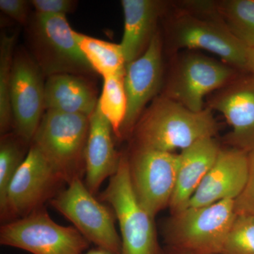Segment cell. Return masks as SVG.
Returning <instances> with one entry per match:
<instances>
[{"label":"cell","mask_w":254,"mask_h":254,"mask_svg":"<svg viewBox=\"0 0 254 254\" xmlns=\"http://www.w3.org/2000/svg\"><path fill=\"white\" fill-rule=\"evenodd\" d=\"M221 148L214 137L203 138L179 154L176 186L169 207L172 213L182 211L196 191L218 158Z\"/></svg>","instance_id":"cell-17"},{"label":"cell","mask_w":254,"mask_h":254,"mask_svg":"<svg viewBox=\"0 0 254 254\" xmlns=\"http://www.w3.org/2000/svg\"><path fill=\"white\" fill-rule=\"evenodd\" d=\"M169 254H193L185 253V252H178V251L174 250L173 253V252H171V253H170Z\"/></svg>","instance_id":"cell-31"},{"label":"cell","mask_w":254,"mask_h":254,"mask_svg":"<svg viewBox=\"0 0 254 254\" xmlns=\"http://www.w3.org/2000/svg\"><path fill=\"white\" fill-rule=\"evenodd\" d=\"M249 169L248 153L233 148L220 150L187 208L236 199L245 188Z\"/></svg>","instance_id":"cell-15"},{"label":"cell","mask_w":254,"mask_h":254,"mask_svg":"<svg viewBox=\"0 0 254 254\" xmlns=\"http://www.w3.org/2000/svg\"><path fill=\"white\" fill-rule=\"evenodd\" d=\"M125 28L120 46L127 65L145 51L155 36L164 3L156 0H123Z\"/></svg>","instance_id":"cell-18"},{"label":"cell","mask_w":254,"mask_h":254,"mask_svg":"<svg viewBox=\"0 0 254 254\" xmlns=\"http://www.w3.org/2000/svg\"><path fill=\"white\" fill-rule=\"evenodd\" d=\"M65 183L36 145L32 144L24 161L11 180L2 203L1 220L11 222L43 208Z\"/></svg>","instance_id":"cell-6"},{"label":"cell","mask_w":254,"mask_h":254,"mask_svg":"<svg viewBox=\"0 0 254 254\" xmlns=\"http://www.w3.org/2000/svg\"><path fill=\"white\" fill-rule=\"evenodd\" d=\"M248 179L243 190L235 200L237 215L254 217V150L249 153Z\"/></svg>","instance_id":"cell-26"},{"label":"cell","mask_w":254,"mask_h":254,"mask_svg":"<svg viewBox=\"0 0 254 254\" xmlns=\"http://www.w3.org/2000/svg\"><path fill=\"white\" fill-rule=\"evenodd\" d=\"M16 36L4 34L0 42V131L7 133L12 124L10 103V81Z\"/></svg>","instance_id":"cell-24"},{"label":"cell","mask_w":254,"mask_h":254,"mask_svg":"<svg viewBox=\"0 0 254 254\" xmlns=\"http://www.w3.org/2000/svg\"><path fill=\"white\" fill-rule=\"evenodd\" d=\"M0 244L33 254H83L90 245L76 227L59 225L43 208L3 224Z\"/></svg>","instance_id":"cell-7"},{"label":"cell","mask_w":254,"mask_h":254,"mask_svg":"<svg viewBox=\"0 0 254 254\" xmlns=\"http://www.w3.org/2000/svg\"><path fill=\"white\" fill-rule=\"evenodd\" d=\"M28 33L33 58L45 76L62 73L83 76L94 72L66 16L35 14Z\"/></svg>","instance_id":"cell-5"},{"label":"cell","mask_w":254,"mask_h":254,"mask_svg":"<svg viewBox=\"0 0 254 254\" xmlns=\"http://www.w3.org/2000/svg\"><path fill=\"white\" fill-rule=\"evenodd\" d=\"M76 40L94 72L103 78L125 76L127 63L120 44L111 43L76 32Z\"/></svg>","instance_id":"cell-20"},{"label":"cell","mask_w":254,"mask_h":254,"mask_svg":"<svg viewBox=\"0 0 254 254\" xmlns=\"http://www.w3.org/2000/svg\"><path fill=\"white\" fill-rule=\"evenodd\" d=\"M130 177L136 198L150 216L170 205L179 168V154L133 148L128 157Z\"/></svg>","instance_id":"cell-10"},{"label":"cell","mask_w":254,"mask_h":254,"mask_svg":"<svg viewBox=\"0 0 254 254\" xmlns=\"http://www.w3.org/2000/svg\"><path fill=\"white\" fill-rule=\"evenodd\" d=\"M0 9L22 25L28 21V2L25 0H0Z\"/></svg>","instance_id":"cell-28"},{"label":"cell","mask_w":254,"mask_h":254,"mask_svg":"<svg viewBox=\"0 0 254 254\" xmlns=\"http://www.w3.org/2000/svg\"><path fill=\"white\" fill-rule=\"evenodd\" d=\"M165 237L173 250L193 254H220L237 217L235 200L188 207L173 214Z\"/></svg>","instance_id":"cell-3"},{"label":"cell","mask_w":254,"mask_h":254,"mask_svg":"<svg viewBox=\"0 0 254 254\" xmlns=\"http://www.w3.org/2000/svg\"><path fill=\"white\" fill-rule=\"evenodd\" d=\"M112 207L121 232V254H163L153 219L136 198L130 177L128 157L122 155L118 171L100 195Z\"/></svg>","instance_id":"cell-4"},{"label":"cell","mask_w":254,"mask_h":254,"mask_svg":"<svg viewBox=\"0 0 254 254\" xmlns=\"http://www.w3.org/2000/svg\"><path fill=\"white\" fill-rule=\"evenodd\" d=\"M103 90L98 107L113 128V133L122 138V129L127 110V98L124 84V76L103 78Z\"/></svg>","instance_id":"cell-22"},{"label":"cell","mask_w":254,"mask_h":254,"mask_svg":"<svg viewBox=\"0 0 254 254\" xmlns=\"http://www.w3.org/2000/svg\"><path fill=\"white\" fill-rule=\"evenodd\" d=\"M89 125L85 115L46 110L32 140L67 185L85 175Z\"/></svg>","instance_id":"cell-2"},{"label":"cell","mask_w":254,"mask_h":254,"mask_svg":"<svg viewBox=\"0 0 254 254\" xmlns=\"http://www.w3.org/2000/svg\"><path fill=\"white\" fill-rule=\"evenodd\" d=\"M209 108L223 115L231 127L225 141L231 148L254 150V77L239 78L219 90Z\"/></svg>","instance_id":"cell-14"},{"label":"cell","mask_w":254,"mask_h":254,"mask_svg":"<svg viewBox=\"0 0 254 254\" xmlns=\"http://www.w3.org/2000/svg\"><path fill=\"white\" fill-rule=\"evenodd\" d=\"M171 38L175 48L205 50L218 55L232 67L248 71L250 49L229 31L217 9L180 13L172 25Z\"/></svg>","instance_id":"cell-8"},{"label":"cell","mask_w":254,"mask_h":254,"mask_svg":"<svg viewBox=\"0 0 254 254\" xmlns=\"http://www.w3.org/2000/svg\"><path fill=\"white\" fill-rule=\"evenodd\" d=\"M43 72L34 59L26 53L14 56L10 81L12 123L18 136L31 143L45 108Z\"/></svg>","instance_id":"cell-12"},{"label":"cell","mask_w":254,"mask_h":254,"mask_svg":"<svg viewBox=\"0 0 254 254\" xmlns=\"http://www.w3.org/2000/svg\"><path fill=\"white\" fill-rule=\"evenodd\" d=\"M248 71L252 73L254 77V48L249 50Z\"/></svg>","instance_id":"cell-29"},{"label":"cell","mask_w":254,"mask_h":254,"mask_svg":"<svg viewBox=\"0 0 254 254\" xmlns=\"http://www.w3.org/2000/svg\"><path fill=\"white\" fill-rule=\"evenodd\" d=\"M36 14L48 16H65L75 8L76 1L71 0H32Z\"/></svg>","instance_id":"cell-27"},{"label":"cell","mask_w":254,"mask_h":254,"mask_svg":"<svg viewBox=\"0 0 254 254\" xmlns=\"http://www.w3.org/2000/svg\"><path fill=\"white\" fill-rule=\"evenodd\" d=\"M235 79V69L230 65L203 55L189 54L177 63L163 95L191 111L200 112L208 93Z\"/></svg>","instance_id":"cell-11"},{"label":"cell","mask_w":254,"mask_h":254,"mask_svg":"<svg viewBox=\"0 0 254 254\" xmlns=\"http://www.w3.org/2000/svg\"><path fill=\"white\" fill-rule=\"evenodd\" d=\"M163 72L162 43L160 35L156 33L144 53L127 65L124 84L127 110L122 138L131 135L145 106L160 91Z\"/></svg>","instance_id":"cell-13"},{"label":"cell","mask_w":254,"mask_h":254,"mask_svg":"<svg viewBox=\"0 0 254 254\" xmlns=\"http://www.w3.org/2000/svg\"><path fill=\"white\" fill-rule=\"evenodd\" d=\"M28 142L16 133L1 135L0 142V204L3 203L6 190L18 168L24 161L28 152Z\"/></svg>","instance_id":"cell-23"},{"label":"cell","mask_w":254,"mask_h":254,"mask_svg":"<svg viewBox=\"0 0 254 254\" xmlns=\"http://www.w3.org/2000/svg\"><path fill=\"white\" fill-rule=\"evenodd\" d=\"M114 254L112 253V252H109V251L105 250V249L99 248V247H97L96 249H93V250H91L88 251V252H86V254Z\"/></svg>","instance_id":"cell-30"},{"label":"cell","mask_w":254,"mask_h":254,"mask_svg":"<svg viewBox=\"0 0 254 254\" xmlns=\"http://www.w3.org/2000/svg\"><path fill=\"white\" fill-rule=\"evenodd\" d=\"M96 93L82 76L62 73L48 76L45 85L46 110L88 117L98 105Z\"/></svg>","instance_id":"cell-19"},{"label":"cell","mask_w":254,"mask_h":254,"mask_svg":"<svg viewBox=\"0 0 254 254\" xmlns=\"http://www.w3.org/2000/svg\"><path fill=\"white\" fill-rule=\"evenodd\" d=\"M218 124L210 108L193 112L162 95L143 112L132 131L133 148L173 153L214 137Z\"/></svg>","instance_id":"cell-1"},{"label":"cell","mask_w":254,"mask_h":254,"mask_svg":"<svg viewBox=\"0 0 254 254\" xmlns=\"http://www.w3.org/2000/svg\"><path fill=\"white\" fill-rule=\"evenodd\" d=\"M50 203L72 222L90 243L114 254H122L121 237L115 228L113 209L97 200L81 179L68 184Z\"/></svg>","instance_id":"cell-9"},{"label":"cell","mask_w":254,"mask_h":254,"mask_svg":"<svg viewBox=\"0 0 254 254\" xmlns=\"http://www.w3.org/2000/svg\"><path fill=\"white\" fill-rule=\"evenodd\" d=\"M224 24L248 49L254 48V0H226L217 2Z\"/></svg>","instance_id":"cell-21"},{"label":"cell","mask_w":254,"mask_h":254,"mask_svg":"<svg viewBox=\"0 0 254 254\" xmlns=\"http://www.w3.org/2000/svg\"><path fill=\"white\" fill-rule=\"evenodd\" d=\"M89 132L86 149L85 185L92 194L118 171L122 155L115 148L113 128L97 105L89 117Z\"/></svg>","instance_id":"cell-16"},{"label":"cell","mask_w":254,"mask_h":254,"mask_svg":"<svg viewBox=\"0 0 254 254\" xmlns=\"http://www.w3.org/2000/svg\"><path fill=\"white\" fill-rule=\"evenodd\" d=\"M220 254H254V217L237 215Z\"/></svg>","instance_id":"cell-25"}]
</instances>
